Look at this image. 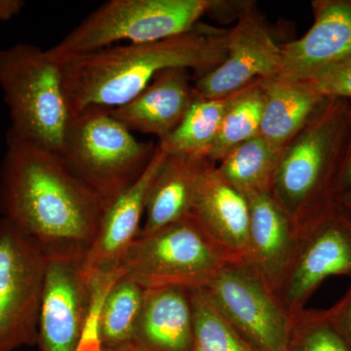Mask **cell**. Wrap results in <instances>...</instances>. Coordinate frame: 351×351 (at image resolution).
<instances>
[{"mask_svg": "<svg viewBox=\"0 0 351 351\" xmlns=\"http://www.w3.org/2000/svg\"><path fill=\"white\" fill-rule=\"evenodd\" d=\"M0 166V218L47 260L82 262L98 232L106 204L58 152L6 142Z\"/></svg>", "mask_w": 351, "mask_h": 351, "instance_id": "cell-1", "label": "cell"}, {"mask_svg": "<svg viewBox=\"0 0 351 351\" xmlns=\"http://www.w3.org/2000/svg\"><path fill=\"white\" fill-rule=\"evenodd\" d=\"M228 38L230 29L200 22L173 38L117 44L73 58L63 64L71 112L75 117L88 110L122 107L165 69H188L195 77L205 75L225 61Z\"/></svg>", "mask_w": 351, "mask_h": 351, "instance_id": "cell-2", "label": "cell"}, {"mask_svg": "<svg viewBox=\"0 0 351 351\" xmlns=\"http://www.w3.org/2000/svg\"><path fill=\"white\" fill-rule=\"evenodd\" d=\"M351 144V101L326 98L283 147L271 196L300 230L336 204Z\"/></svg>", "mask_w": 351, "mask_h": 351, "instance_id": "cell-3", "label": "cell"}, {"mask_svg": "<svg viewBox=\"0 0 351 351\" xmlns=\"http://www.w3.org/2000/svg\"><path fill=\"white\" fill-rule=\"evenodd\" d=\"M0 88L10 115L6 142L62 154L73 119L63 64L34 44H14L0 50Z\"/></svg>", "mask_w": 351, "mask_h": 351, "instance_id": "cell-4", "label": "cell"}, {"mask_svg": "<svg viewBox=\"0 0 351 351\" xmlns=\"http://www.w3.org/2000/svg\"><path fill=\"white\" fill-rule=\"evenodd\" d=\"M221 0H110L89 14L48 49L63 64L73 58L117 45L173 38L215 15Z\"/></svg>", "mask_w": 351, "mask_h": 351, "instance_id": "cell-5", "label": "cell"}, {"mask_svg": "<svg viewBox=\"0 0 351 351\" xmlns=\"http://www.w3.org/2000/svg\"><path fill=\"white\" fill-rule=\"evenodd\" d=\"M156 145L138 141L108 110H88L73 117L61 156L107 205L143 175Z\"/></svg>", "mask_w": 351, "mask_h": 351, "instance_id": "cell-6", "label": "cell"}, {"mask_svg": "<svg viewBox=\"0 0 351 351\" xmlns=\"http://www.w3.org/2000/svg\"><path fill=\"white\" fill-rule=\"evenodd\" d=\"M228 263L191 214L152 234L138 237L117 271L145 290H198L206 287Z\"/></svg>", "mask_w": 351, "mask_h": 351, "instance_id": "cell-7", "label": "cell"}, {"mask_svg": "<svg viewBox=\"0 0 351 351\" xmlns=\"http://www.w3.org/2000/svg\"><path fill=\"white\" fill-rule=\"evenodd\" d=\"M47 258L0 218V351L38 345Z\"/></svg>", "mask_w": 351, "mask_h": 351, "instance_id": "cell-8", "label": "cell"}, {"mask_svg": "<svg viewBox=\"0 0 351 351\" xmlns=\"http://www.w3.org/2000/svg\"><path fill=\"white\" fill-rule=\"evenodd\" d=\"M204 291L254 350H287L292 315L248 263H228Z\"/></svg>", "mask_w": 351, "mask_h": 351, "instance_id": "cell-9", "label": "cell"}, {"mask_svg": "<svg viewBox=\"0 0 351 351\" xmlns=\"http://www.w3.org/2000/svg\"><path fill=\"white\" fill-rule=\"evenodd\" d=\"M332 276L351 279V218L337 202L302 228L279 299L289 313H299Z\"/></svg>", "mask_w": 351, "mask_h": 351, "instance_id": "cell-10", "label": "cell"}, {"mask_svg": "<svg viewBox=\"0 0 351 351\" xmlns=\"http://www.w3.org/2000/svg\"><path fill=\"white\" fill-rule=\"evenodd\" d=\"M281 45L253 2H245L230 29L228 54L213 71L193 78L201 98H226L263 78L278 75Z\"/></svg>", "mask_w": 351, "mask_h": 351, "instance_id": "cell-11", "label": "cell"}, {"mask_svg": "<svg viewBox=\"0 0 351 351\" xmlns=\"http://www.w3.org/2000/svg\"><path fill=\"white\" fill-rule=\"evenodd\" d=\"M82 262L47 260L38 318L40 351H75L93 302Z\"/></svg>", "mask_w": 351, "mask_h": 351, "instance_id": "cell-12", "label": "cell"}, {"mask_svg": "<svg viewBox=\"0 0 351 351\" xmlns=\"http://www.w3.org/2000/svg\"><path fill=\"white\" fill-rule=\"evenodd\" d=\"M166 156L167 154L156 145L143 175L106 205L98 232L82 263L83 272L91 282L117 272L122 258L140 235L149 191Z\"/></svg>", "mask_w": 351, "mask_h": 351, "instance_id": "cell-13", "label": "cell"}, {"mask_svg": "<svg viewBox=\"0 0 351 351\" xmlns=\"http://www.w3.org/2000/svg\"><path fill=\"white\" fill-rule=\"evenodd\" d=\"M311 8L308 32L281 45L282 77L306 82L351 55V0H313Z\"/></svg>", "mask_w": 351, "mask_h": 351, "instance_id": "cell-14", "label": "cell"}, {"mask_svg": "<svg viewBox=\"0 0 351 351\" xmlns=\"http://www.w3.org/2000/svg\"><path fill=\"white\" fill-rule=\"evenodd\" d=\"M191 216L230 263L248 257L250 207L210 163L198 180Z\"/></svg>", "mask_w": 351, "mask_h": 351, "instance_id": "cell-15", "label": "cell"}, {"mask_svg": "<svg viewBox=\"0 0 351 351\" xmlns=\"http://www.w3.org/2000/svg\"><path fill=\"white\" fill-rule=\"evenodd\" d=\"M196 98L191 71L168 69L133 100L110 112L133 133L156 136L161 141L180 125Z\"/></svg>", "mask_w": 351, "mask_h": 351, "instance_id": "cell-16", "label": "cell"}, {"mask_svg": "<svg viewBox=\"0 0 351 351\" xmlns=\"http://www.w3.org/2000/svg\"><path fill=\"white\" fill-rule=\"evenodd\" d=\"M247 263L279 298L299 247L301 230L291 221L271 195L249 200Z\"/></svg>", "mask_w": 351, "mask_h": 351, "instance_id": "cell-17", "label": "cell"}, {"mask_svg": "<svg viewBox=\"0 0 351 351\" xmlns=\"http://www.w3.org/2000/svg\"><path fill=\"white\" fill-rule=\"evenodd\" d=\"M191 290L147 289L132 345L141 351H193Z\"/></svg>", "mask_w": 351, "mask_h": 351, "instance_id": "cell-18", "label": "cell"}, {"mask_svg": "<svg viewBox=\"0 0 351 351\" xmlns=\"http://www.w3.org/2000/svg\"><path fill=\"white\" fill-rule=\"evenodd\" d=\"M212 162L207 157L167 154L152 184L138 237H147L191 214L198 180Z\"/></svg>", "mask_w": 351, "mask_h": 351, "instance_id": "cell-19", "label": "cell"}, {"mask_svg": "<svg viewBox=\"0 0 351 351\" xmlns=\"http://www.w3.org/2000/svg\"><path fill=\"white\" fill-rule=\"evenodd\" d=\"M260 83L263 93L260 137L281 152L326 98L311 83L280 75L263 78Z\"/></svg>", "mask_w": 351, "mask_h": 351, "instance_id": "cell-20", "label": "cell"}, {"mask_svg": "<svg viewBox=\"0 0 351 351\" xmlns=\"http://www.w3.org/2000/svg\"><path fill=\"white\" fill-rule=\"evenodd\" d=\"M280 152L260 136L237 145L217 163L219 174L247 200L271 195Z\"/></svg>", "mask_w": 351, "mask_h": 351, "instance_id": "cell-21", "label": "cell"}, {"mask_svg": "<svg viewBox=\"0 0 351 351\" xmlns=\"http://www.w3.org/2000/svg\"><path fill=\"white\" fill-rule=\"evenodd\" d=\"M145 295V288L120 274L113 281L99 313V332L104 350L132 343Z\"/></svg>", "mask_w": 351, "mask_h": 351, "instance_id": "cell-22", "label": "cell"}, {"mask_svg": "<svg viewBox=\"0 0 351 351\" xmlns=\"http://www.w3.org/2000/svg\"><path fill=\"white\" fill-rule=\"evenodd\" d=\"M232 95L219 99L198 96L184 119L172 133L157 145L167 154L207 157L215 141Z\"/></svg>", "mask_w": 351, "mask_h": 351, "instance_id": "cell-23", "label": "cell"}, {"mask_svg": "<svg viewBox=\"0 0 351 351\" xmlns=\"http://www.w3.org/2000/svg\"><path fill=\"white\" fill-rule=\"evenodd\" d=\"M263 93L260 80L232 96L209 154L212 162H219L237 145L260 136Z\"/></svg>", "mask_w": 351, "mask_h": 351, "instance_id": "cell-24", "label": "cell"}, {"mask_svg": "<svg viewBox=\"0 0 351 351\" xmlns=\"http://www.w3.org/2000/svg\"><path fill=\"white\" fill-rule=\"evenodd\" d=\"M193 351H256L214 306L204 289L191 290Z\"/></svg>", "mask_w": 351, "mask_h": 351, "instance_id": "cell-25", "label": "cell"}, {"mask_svg": "<svg viewBox=\"0 0 351 351\" xmlns=\"http://www.w3.org/2000/svg\"><path fill=\"white\" fill-rule=\"evenodd\" d=\"M286 351H350L328 309H306L291 314Z\"/></svg>", "mask_w": 351, "mask_h": 351, "instance_id": "cell-26", "label": "cell"}, {"mask_svg": "<svg viewBox=\"0 0 351 351\" xmlns=\"http://www.w3.org/2000/svg\"><path fill=\"white\" fill-rule=\"evenodd\" d=\"M306 82L325 98L351 101V55Z\"/></svg>", "mask_w": 351, "mask_h": 351, "instance_id": "cell-27", "label": "cell"}, {"mask_svg": "<svg viewBox=\"0 0 351 351\" xmlns=\"http://www.w3.org/2000/svg\"><path fill=\"white\" fill-rule=\"evenodd\" d=\"M119 276V272H114L110 276L98 277L93 281L94 295L91 311L75 351H105L101 345L100 332H99V313H100L104 298L113 281Z\"/></svg>", "mask_w": 351, "mask_h": 351, "instance_id": "cell-28", "label": "cell"}, {"mask_svg": "<svg viewBox=\"0 0 351 351\" xmlns=\"http://www.w3.org/2000/svg\"><path fill=\"white\" fill-rule=\"evenodd\" d=\"M328 311L351 351V284L343 298L330 307Z\"/></svg>", "mask_w": 351, "mask_h": 351, "instance_id": "cell-29", "label": "cell"}, {"mask_svg": "<svg viewBox=\"0 0 351 351\" xmlns=\"http://www.w3.org/2000/svg\"><path fill=\"white\" fill-rule=\"evenodd\" d=\"M24 6L22 0H0V25L18 15Z\"/></svg>", "mask_w": 351, "mask_h": 351, "instance_id": "cell-30", "label": "cell"}, {"mask_svg": "<svg viewBox=\"0 0 351 351\" xmlns=\"http://www.w3.org/2000/svg\"><path fill=\"white\" fill-rule=\"evenodd\" d=\"M351 189V144L339 182V195ZM338 195V196H339Z\"/></svg>", "mask_w": 351, "mask_h": 351, "instance_id": "cell-31", "label": "cell"}, {"mask_svg": "<svg viewBox=\"0 0 351 351\" xmlns=\"http://www.w3.org/2000/svg\"><path fill=\"white\" fill-rule=\"evenodd\" d=\"M336 202L341 207V209L343 210L351 218V189L346 191V193H341L337 197Z\"/></svg>", "mask_w": 351, "mask_h": 351, "instance_id": "cell-32", "label": "cell"}, {"mask_svg": "<svg viewBox=\"0 0 351 351\" xmlns=\"http://www.w3.org/2000/svg\"><path fill=\"white\" fill-rule=\"evenodd\" d=\"M105 351H141V350H138V348H136L135 346L132 345V343H130V345L121 346V348H115V350H105Z\"/></svg>", "mask_w": 351, "mask_h": 351, "instance_id": "cell-33", "label": "cell"}]
</instances>
